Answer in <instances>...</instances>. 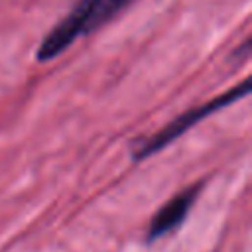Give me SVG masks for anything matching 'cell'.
<instances>
[{"label":"cell","mask_w":252,"mask_h":252,"mask_svg":"<svg viewBox=\"0 0 252 252\" xmlns=\"http://www.w3.org/2000/svg\"><path fill=\"white\" fill-rule=\"evenodd\" d=\"M248 89H250V79H242L238 85H234V87L228 89L226 93H222V94H219V96H215V98H211V100H207V102H203V104H199V106H193V108L181 112L177 118H173L171 122H167L161 130H158V132L152 134L150 138H144V140L136 142V146H134V150H132V158L138 161V159H146V158H150L152 154L163 150V148L169 146L173 140H177V138L183 136L187 130H191L197 122H201L203 118H207V116L219 112L220 108L232 104L234 100L246 96V94H248Z\"/></svg>","instance_id":"cell-1"},{"label":"cell","mask_w":252,"mask_h":252,"mask_svg":"<svg viewBox=\"0 0 252 252\" xmlns=\"http://www.w3.org/2000/svg\"><path fill=\"white\" fill-rule=\"evenodd\" d=\"M94 0H77L75 6L45 33L37 47L39 61H51L61 55L79 35L91 32V16H93Z\"/></svg>","instance_id":"cell-2"},{"label":"cell","mask_w":252,"mask_h":252,"mask_svg":"<svg viewBox=\"0 0 252 252\" xmlns=\"http://www.w3.org/2000/svg\"><path fill=\"white\" fill-rule=\"evenodd\" d=\"M199 193V185L189 187L181 193H177L175 197H171L152 219L150 226H148V240H156L165 236L167 232L175 230L187 217L191 205L195 203V197Z\"/></svg>","instance_id":"cell-3"},{"label":"cell","mask_w":252,"mask_h":252,"mask_svg":"<svg viewBox=\"0 0 252 252\" xmlns=\"http://www.w3.org/2000/svg\"><path fill=\"white\" fill-rule=\"evenodd\" d=\"M130 0H94V4H93V18H91V32H94L104 22H108Z\"/></svg>","instance_id":"cell-4"}]
</instances>
